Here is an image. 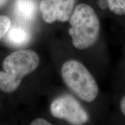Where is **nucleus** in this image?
Wrapping results in <instances>:
<instances>
[{
  "mask_svg": "<svg viewBox=\"0 0 125 125\" xmlns=\"http://www.w3.org/2000/svg\"><path fill=\"white\" fill-rule=\"evenodd\" d=\"M40 58L31 49L15 51L3 61V70L0 71V90L13 93L18 89L22 79L38 67Z\"/></svg>",
  "mask_w": 125,
  "mask_h": 125,
  "instance_id": "f257e3e1",
  "label": "nucleus"
},
{
  "mask_svg": "<svg viewBox=\"0 0 125 125\" xmlns=\"http://www.w3.org/2000/svg\"><path fill=\"white\" fill-rule=\"evenodd\" d=\"M70 28L68 33L72 45L77 49L92 47L98 40L100 22L96 12L90 5H77L69 19Z\"/></svg>",
  "mask_w": 125,
  "mask_h": 125,
  "instance_id": "f03ea898",
  "label": "nucleus"
},
{
  "mask_svg": "<svg viewBox=\"0 0 125 125\" xmlns=\"http://www.w3.org/2000/svg\"><path fill=\"white\" fill-rule=\"evenodd\" d=\"M65 85L81 99L87 102L95 100L99 94L96 80L84 65L76 60H69L61 67Z\"/></svg>",
  "mask_w": 125,
  "mask_h": 125,
  "instance_id": "7ed1b4c3",
  "label": "nucleus"
},
{
  "mask_svg": "<svg viewBox=\"0 0 125 125\" xmlns=\"http://www.w3.org/2000/svg\"><path fill=\"white\" fill-rule=\"evenodd\" d=\"M49 109L54 117L66 120L72 125H83L89 120L88 113L71 95H62L55 99Z\"/></svg>",
  "mask_w": 125,
  "mask_h": 125,
  "instance_id": "20e7f679",
  "label": "nucleus"
},
{
  "mask_svg": "<svg viewBox=\"0 0 125 125\" xmlns=\"http://www.w3.org/2000/svg\"><path fill=\"white\" fill-rule=\"evenodd\" d=\"M76 0H42L39 5L40 13L47 24L65 22L74 11Z\"/></svg>",
  "mask_w": 125,
  "mask_h": 125,
  "instance_id": "39448f33",
  "label": "nucleus"
},
{
  "mask_svg": "<svg viewBox=\"0 0 125 125\" xmlns=\"http://www.w3.org/2000/svg\"><path fill=\"white\" fill-rule=\"evenodd\" d=\"M6 42L13 47H22L31 40V33L25 27L20 25L10 26L6 33Z\"/></svg>",
  "mask_w": 125,
  "mask_h": 125,
  "instance_id": "423d86ee",
  "label": "nucleus"
},
{
  "mask_svg": "<svg viewBox=\"0 0 125 125\" xmlns=\"http://www.w3.org/2000/svg\"><path fill=\"white\" fill-rule=\"evenodd\" d=\"M37 6L35 0H15L14 13L23 22H31L36 16Z\"/></svg>",
  "mask_w": 125,
  "mask_h": 125,
  "instance_id": "0eeeda50",
  "label": "nucleus"
},
{
  "mask_svg": "<svg viewBox=\"0 0 125 125\" xmlns=\"http://www.w3.org/2000/svg\"><path fill=\"white\" fill-rule=\"evenodd\" d=\"M108 9L117 15H125V0H108Z\"/></svg>",
  "mask_w": 125,
  "mask_h": 125,
  "instance_id": "6e6552de",
  "label": "nucleus"
},
{
  "mask_svg": "<svg viewBox=\"0 0 125 125\" xmlns=\"http://www.w3.org/2000/svg\"><path fill=\"white\" fill-rule=\"evenodd\" d=\"M10 26V19L6 15H0V40L5 36Z\"/></svg>",
  "mask_w": 125,
  "mask_h": 125,
  "instance_id": "1a4fd4ad",
  "label": "nucleus"
},
{
  "mask_svg": "<svg viewBox=\"0 0 125 125\" xmlns=\"http://www.w3.org/2000/svg\"><path fill=\"white\" fill-rule=\"evenodd\" d=\"M31 125H51L52 124L49 122V121L46 120L43 118L38 117L36 118L34 120H33L31 122Z\"/></svg>",
  "mask_w": 125,
  "mask_h": 125,
  "instance_id": "9d476101",
  "label": "nucleus"
},
{
  "mask_svg": "<svg viewBox=\"0 0 125 125\" xmlns=\"http://www.w3.org/2000/svg\"><path fill=\"white\" fill-rule=\"evenodd\" d=\"M99 5L102 9H106L108 8V0H99Z\"/></svg>",
  "mask_w": 125,
  "mask_h": 125,
  "instance_id": "9b49d317",
  "label": "nucleus"
},
{
  "mask_svg": "<svg viewBox=\"0 0 125 125\" xmlns=\"http://www.w3.org/2000/svg\"><path fill=\"white\" fill-rule=\"evenodd\" d=\"M120 106L121 111H122V113H123V115L125 116V95L121 99Z\"/></svg>",
  "mask_w": 125,
  "mask_h": 125,
  "instance_id": "f8f14e48",
  "label": "nucleus"
},
{
  "mask_svg": "<svg viewBox=\"0 0 125 125\" xmlns=\"http://www.w3.org/2000/svg\"><path fill=\"white\" fill-rule=\"evenodd\" d=\"M7 1H8V0H0V9L2 6H4Z\"/></svg>",
  "mask_w": 125,
  "mask_h": 125,
  "instance_id": "ddd939ff",
  "label": "nucleus"
}]
</instances>
